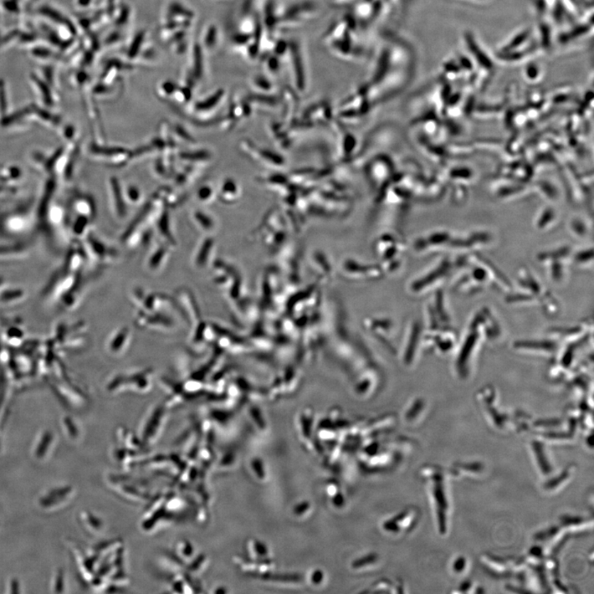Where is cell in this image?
I'll list each match as a JSON object with an SVG mask.
<instances>
[{
  "label": "cell",
  "mask_w": 594,
  "mask_h": 594,
  "mask_svg": "<svg viewBox=\"0 0 594 594\" xmlns=\"http://www.w3.org/2000/svg\"><path fill=\"white\" fill-rule=\"evenodd\" d=\"M109 199L112 213L116 219L122 221L127 217L128 206L126 202L124 186L116 176H112L109 180Z\"/></svg>",
  "instance_id": "cell-8"
},
{
  "label": "cell",
  "mask_w": 594,
  "mask_h": 594,
  "mask_svg": "<svg viewBox=\"0 0 594 594\" xmlns=\"http://www.w3.org/2000/svg\"><path fill=\"white\" fill-rule=\"evenodd\" d=\"M217 190L218 201L228 206L237 203L242 197V188L237 179L232 177L225 178Z\"/></svg>",
  "instance_id": "cell-11"
},
{
  "label": "cell",
  "mask_w": 594,
  "mask_h": 594,
  "mask_svg": "<svg viewBox=\"0 0 594 594\" xmlns=\"http://www.w3.org/2000/svg\"><path fill=\"white\" fill-rule=\"evenodd\" d=\"M91 153L99 160L117 167L126 166L133 161L132 150L124 146H94L91 147Z\"/></svg>",
  "instance_id": "cell-5"
},
{
  "label": "cell",
  "mask_w": 594,
  "mask_h": 594,
  "mask_svg": "<svg viewBox=\"0 0 594 594\" xmlns=\"http://www.w3.org/2000/svg\"><path fill=\"white\" fill-rule=\"evenodd\" d=\"M502 336V327L493 312L481 308L475 312L468 323L467 331L459 345L455 347L454 372L460 380L470 377L475 357L486 342L498 341Z\"/></svg>",
  "instance_id": "cell-1"
},
{
  "label": "cell",
  "mask_w": 594,
  "mask_h": 594,
  "mask_svg": "<svg viewBox=\"0 0 594 594\" xmlns=\"http://www.w3.org/2000/svg\"><path fill=\"white\" fill-rule=\"evenodd\" d=\"M212 153L207 148H189L184 151L179 150L176 155V161L178 165L196 167L202 170L212 163Z\"/></svg>",
  "instance_id": "cell-7"
},
{
  "label": "cell",
  "mask_w": 594,
  "mask_h": 594,
  "mask_svg": "<svg viewBox=\"0 0 594 594\" xmlns=\"http://www.w3.org/2000/svg\"><path fill=\"white\" fill-rule=\"evenodd\" d=\"M190 218L194 227L204 235H213L217 230V220L203 207L193 210Z\"/></svg>",
  "instance_id": "cell-12"
},
{
  "label": "cell",
  "mask_w": 594,
  "mask_h": 594,
  "mask_svg": "<svg viewBox=\"0 0 594 594\" xmlns=\"http://www.w3.org/2000/svg\"><path fill=\"white\" fill-rule=\"evenodd\" d=\"M124 193L128 207H139L144 200L141 189L134 183L124 186Z\"/></svg>",
  "instance_id": "cell-16"
},
{
  "label": "cell",
  "mask_w": 594,
  "mask_h": 594,
  "mask_svg": "<svg viewBox=\"0 0 594 594\" xmlns=\"http://www.w3.org/2000/svg\"><path fill=\"white\" fill-rule=\"evenodd\" d=\"M216 29L214 28L210 29L207 37V44L208 45H212L216 43Z\"/></svg>",
  "instance_id": "cell-19"
},
{
  "label": "cell",
  "mask_w": 594,
  "mask_h": 594,
  "mask_svg": "<svg viewBox=\"0 0 594 594\" xmlns=\"http://www.w3.org/2000/svg\"><path fill=\"white\" fill-rule=\"evenodd\" d=\"M194 200L200 206H208L212 204L217 200V188L211 183H205L200 185L195 194H194Z\"/></svg>",
  "instance_id": "cell-15"
},
{
  "label": "cell",
  "mask_w": 594,
  "mask_h": 594,
  "mask_svg": "<svg viewBox=\"0 0 594 594\" xmlns=\"http://www.w3.org/2000/svg\"><path fill=\"white\" fill-rule=\"evenodd\" d=\"M453 288L455 293L464 296L477 295L490 289L507 295L513 289V284L490 266L478 264L455 279Z\"/></svg>",
  "instance_id": "cell-3"
},
{
  "label": "cell",
  "mask_w": 594,
  "mask_h": 594,
  "mask_svg": "<svg viewBox=\"0 0 594 594\" xmlns=\"http://www.w3.org/2000/svg\"><path fill=\"white\" fill-rule=\"evenodd\" d=\"M178 90V87L173 82H165L161 85V94L167 99L171 98V96L176 94Z\"/></svg>",
  "instance_id": "cell-18"
},
{
  "label": "cell",
  "mask_w": 594,
  "mask_h": 594,
  "mask_svg": "<svg viewBox=\"0 0 594 594\" xmlns=\"http://www.w3.org/2000/svg\"><path fill=\"white\" fill-rule=\"evenodd\" d=\"M225 96L224 91L219 90L203 100L198 101L192 107L191 114L199 122H208L216 114Z\"/></svg>",
  "instance_id": "cell-6"
},
{
  "label": "cell",
  "mask_w": 594,
  "mask_h": 594,
  "mask_svg": "<svg viewBox=\"0 0 594 594\" xmlns=\"http://www.w3.org/2000/svg\"><path fill=\"white\" fill-rule=\"evenodd\" d=\"M130 336V331L126 328L116 333L110 341V351L117 353L124 352V350H126L127 346L129 345Z\"/></svg>",
  "instance_id": "cell-17"
},
{
  "label": "cell",
  "mask_w": 594,
  "mask_h": 594,
  "mask_svg": "<svg viewBox=\"0 0 594 594\" xmlns=\"http://www.w3.org/2000/svg\"><path fill=\"white\" fill-rule=\"evenodd\" d=\"M217 243L213 235H204L200 240L193 256V264L198 269H202L212 264Z\"/></svg>",
  "instance_id": "cell-10"
},
{
  "label": "cell",
  "mask_w": 594,
  "mask_h": 594,
  "mask_svg": "<svg viewBox=\"0 0 594 594\" xmlns=\"http://www.w3.org/2000/svg\"><path fill=\"white\" fill-rule=\"evenodd\" d=\"M517 286L506 295L507 303L512 306H539L548 315L554 316L559 313V302L549 290L541 284L529 270L522 269L519 274Z\"/></svg>",
  "instance_id": "cell-2"
},
{
  "label": "cell",
  "mask_w": 594,
  "mask_h": 594,
  "mask_svg": "<svg viewBox=\"0 0 594 594\" xmlns=\"http://www.w3.org/2000/svg\"><path fill=\"white\" fill-rule=\"evenodd\" d=\"M168 209L170 208L163 210L153 223L152 230L157 237L158 242L165 244L172 249L177 247V242L173 232L172 219Z\"/></svg>",
  "instance_id": "cell-9"
},
{
  "label": "cell",
  "mask_w": 594,
  "mask_h": 594,
  "mask_svg": "<svg viewBox=\"0 0 594 594\" xmlns=\"http://www.w3.org/2000/svg\"><path fill=\"white\" fill-rule=\"evenodd\" d=\"M171 249L167 245L158 242L153 247L150 254L146 259V268L151 272L156 273L165 267L168 257H170Z\"/></svg>",
  "instance_id": "cell-13"
},
{
  "label": "cell",
  "mask_w": 594,
  "mask_h": 594,
  "mask_svg": "<svg viewBox=\"0 0 594 594\" xmlns=\"http://www.w3.org/2000/svg\"><path fill=\"white\" fill-rule=\"evenodd\" d=\"M171 134L177 146L192 148L196 146L198 141L185 127L180 124H170Z\"/></svg>",
  "instance_id": "cell-14"
},
{
  "label": "cell",
  "mask_w": 594,
  "mask_h": 594,
  "mask_svg": "<svg viewBox=\"0 0 594 594\" xmlns=\"http://www.w3.org/2000/svg\"><path fill=\"white\" fill-rule=\"evenodd\" d=\"M514 350L522 355L552 357L554 358L561 347L554 336L544 339L521 340L514 342Z\"/></svg>",
  "instance_id": "cell-4"
}]
</instances>
